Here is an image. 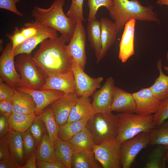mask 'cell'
I'll return each mask as SVG.
<instances>
[{
  "label": "cell",
  "instance_id": "obj_30",
  "mask_svg": "<svg viewBox=\"0 0 168 168\" xmlns=\"http://www.w3.org/2000/svg\"><path fill=\"white\" fill-rule=\"evenodd\" d=\"M93 151H83L74 153L71 163L72 168H100Z\"/></svg>",
  "mask_w": 168,
  "mask_h": 168
},
{
  "label": "cell",
  "instance_id": "obj_25",
  "mask_svg": "<svg viewBox=\"0 0 168 168\" xmlns=\"http://www.w3.org/2000/svg\"><path fill=\"white\" fill-rule=\"evenodd\" d=\"M11 155L22 167L26 160L21 133L10 130Z\"/></svg>",
  "mask_w": 168,
  "mask_h": 168
},
{
  "label": "cell",
  "instance_id": "obj_7",
  "mask_svg": "<svg viewBox=\"0 0 168 168\" xmlns=\"http://www.w3.org/2000/svg\"><path fill=\"white\" fill-rule=\"evenodd\" d=\"M121 143L116 138L95 145L93 149L95 156L104 168H120Z\"/></svg>",
  "mask_w": 168,
  "mask_h": 168
},
{
  "label": "cell",
  "instance_id": "obj_5",
  "mask_svg": "<svg viewBox=\"0 0 168 168\" xmlns=\"http://www.w3.org/2000/svg\"><path fill=\"white\" fill-rule=\"evenodd\" d=\"M119 118L118 134L116 139L121 143L133 138L141 132L148 133L156 126L153 115L122 113Z\"/></svg>",
  "mask_w": 168,
  "mask_h": 168
},
{
  "label": "cell",
  "instance_id": "obj_29",
  "mask_svg": "<svg viewBox=\"0 0 168 168\" xmlns=\"http://www.w3.org/2000/svg\"><path fill=\"white\" fill-rule=\"evenodd\" d=\"M157 66L159 72V76L149 88L154 95L162 101L168 97V76L165 74L162 71L161 59L157 61Z\"/></svg>",
  "mask_w": 168,
  "mask_h": 168
},
{
  "label": "cell",
  "instance_id": "obj_35",
  "mask_svg": "<svg viewBox=\"0 0 168 168\" xmlns=\"http://www.w3.org/2000/svg\"><path fill=\"white\" fill-rule=\"evenodd\" d=\"M84 0H72L70 6L66 15L74 22L84 21L83 13V4Z\"/></svg>",
  "mask_w": 168,
  "mask_h": 168
},
{
  "label": "cell",
  "instance_id": "obj_24",
  "mask_svg": "<svg viewBox=\"0 0 168 168\" xmlns=\"http://www.w3.org/2000/svg\"><path fill=\"white\" fill-rule=\"evenodd\" d=\"M37 146L35 150L37 161L51 162L58 161L55 156L54 144L50 140L47 131Z\"/></svg>",
  "mask_w": 168,
  "mask_h": 168
},
{
  "label": "cell",
  "instance_id": "obj_3",
  "mask_svg": "<svg viewBox=\"0 0 168 168\" xmlns=\"http://www.w3.org/2000/svg\"><path fill=\"white\" fill-rule=\"evenodd\" d=\"M113 5L108 10L114 21L119 32L124 29L126 23L132 19L142 21L159 20L152 6H142L138 0H112Z\"/></svg>",
  "mask_w": 168,
  "mask_h": 168
},
{
  "label": "cell",
  "instance_id": "obj_34",
  "mask_svg": "<svg viewBox=\"0 0 168 168\" xmlns=\"http://www.w3.org/2000/svg\"><path fill=\"white\" fill-rule=\"evenodd\" d=\"M149 133V144L168 146V128L161 126L158 129H151Z\"/></svg>",
  "mask_w": 168,
  "mask_h": 168
},
{
  "label": "cell",
  "instance_id": "obj_22",
  "mask_svg": "<svg viewBox=\"0 0 168 168\" xmlns=\"http://www.w3.org/2000/svg\"><path fill=\"white\" fill-rule=\"evenodd\" d=\"M12 100V113L20 114L35 113L36 105L32 97L28 94L15 89Z\"/></svg>",
  "mask_w": 168,
  "mask_h": 168
},
{
  "label": "cell",
  "instance_id": "obj_31",
  "mask_svg": "<svg viewBox=\"0 0 168 168\" xmlns=\"http://www.w3.org/2000/svg\"><path fill=\"white\" fill-rule=\"evenodd\" d=\"M88 119H83L59 126L58 138L67 141L86 127Z\"/></svg>",
  "mask_w": 168,
  "mask_h": 168
},
{
  "label": "cell",
  "instance_id": "obj_21",
  "mask_svg": "<svg viewBox=\"0 0 168 168\" xmlns=\"http://www.w3.org/2000/svg\"><path fill=\"white\" fill-rule=\"evenodd\" d=\"M96 113L89 97H79L71 110L67 123H70L83 119H89Z\"/></svg>",
  "mask_w": 168,
  "mask_h": 168
},
{
  "label": "cell",
  "instance_id": "obj_2",
  "mask_svg": "<svg viewBox=\"0 0 168 168\" xmlns=\"http://www.w3.org/2000/svg\"><path fill=\"white\" fill-rule=\"evenodd\" d=\"M65 0H54L47 9L35 7L31 14L35 21L31 23L49 27L59 31L68 42L74 33L76 23L64 14L63 10Z\"/></svg>",
  "mask_w": 168,
  "mask_h": 168
},
{
  "label": "cell",
  "instance_id": "obj_19",
  "mask_svg": "<svg viewBox=\"0 0 168 168\" xmlns=\"http://www.w3.org/2000/svg\"><path fill=\"white\" fill-rule=\"evenodd\" d=\"M101 50L98 63L105 57L109 49L114 43L119 33L114 22L109 19L102 17L100 20Z\"/></svg>",
  "mask_w": 168,
  "mask_h": 168
},
{
  "label": "cell",
  "instance_id": "obj_40",
  "mask_svg": "<svg viewBox=\"0 0 168 168\" xmlns=\"http://www.w3.org/2000/svg\"><path fill=\"white\" fill-rule=\"evenodd\" d=\"M0 100L12 101L15 89L8 84L0 77Z\"/></svg>",
  "mask_w": 168,
  "mask_h": 168
},
{
  "label": "cell",
  "instance_id": "obj_52",
  "mask_svg": "<svg viewBox=\"0 0 168 168\" xmlns=\"http://www.w3.org/2000/svg\"><path fill=\"white\" fill-rule=\"evenodd\" d=\"M166 160L168 162V151L166 153Z\"/></svg>",
  "mask_w": 168,
  "mask_h": 168
},
{
  "label": "cell",
  "instance_id": "obj_11",
  "mask_svg": "<svg viewBox=\"0 0 168 168\" xmlns=\"http://www.w3.org/2000/svg\"><path fill=\"white\" fill-rule=\"evenodd\" d=\"M12 43H8L0 57V77L14 88L18 86L20 76L16 69Z\"/></svg>",
  "mask_w": 168,
  "mask_h": 168
},
{
  "label": "cell",
  "instance_id": "obj_48",
  "mask_svg": "<svg viewBox=\"0 0 168 168\" xmlns=\"http://www.w3.org/2000/svg\"><path fill=\"white\" fill-rule=\"evenodd\" d=\"M35 150V149L27 159L26 163L22 167V168H37Z\"/></svg>",
  "mask_w": 168,
  "mask_h": 168
},
{
  "label": "cell",
  "instance_id": "obj_9",
  "mask_svg": "<svg viewBox=\"0 0 168 168\" xmlns=\"http://www.w3.org/2000/svg\"><path fill=\"white\" fill-rule=\"evenodd\" d=\"M75 79L76 94L79 97H89L92 96L96 89L101 87L103 80L102 77L92 78L85 73L73 60L71 66Z\"/></svg>",
  "mask_w": 168,
  "mask_h": 168
},
{
  "label": "cell",
  "instance_id": "obj_53",
  "mask_svg": "<svg viewBox=\"0 0 168 168\" xmlns=\"http://www.w3.org/2000/svg\"><path fill=\"white\" fill-rule=\"evenodd\" d=\"M165 148L167 149L168 151V146H164Z\"/></svg>",
  "mask_w": 168,
  "mask_h": 168
},
{
  "label": "cell",
  "instance_id": "obj_50",
  "mask_svg": "<svg viewBox=\"0 0 168 168\" xmlns=\"http://www.w3.org/2000/svg\"><path fill=\"white\" fill-rule=\"evenodd\" d=\"M166 57L168 62V52H167L166 53ZM163 68L168 73V66H165L163 67Z\"/></svg>",
  "mask_w": 168,
  "mask_h": 168
},
{
  "label": "cell",
  "instance_id": "obj_28",
  "mask_svg": "<svg viewBox=\"0 0 168 168\" xmlns=\"http://www.w3.org/2000/svg\"><path fill=\"white\" fill-rule=\"evenodd\" d=\"M53 144L57 160L63 164L66 168H71L74 152L70 145L67 142L59 138Z\"/></svg>",
  "mask_w": 168,
  "mask_h": 168
},
{
  "label": "cell",
  "instance_id": "obj_20",
  "mask_svg": "<svg viewBox=\"0 0 168 168\" xmlns=\"http://www.w3.org/2000/svg\"><path fill=\"white\" fill-rule=\"evenodd\" d=\"M111 110L122 113H136V105L132 94L115 86Z\"/></svg>",
  "mask_w": 168,
  "mask_h": 168
},
{
  "label": "cell",
  "instance_id": "obj_23",
  "mask_svg": "<svg viewBox=\"0 0 168 168\" xmlns=\"http://www.w3.org/2000/svg\"><path fill=\"white\" fill-rule=\"evenodd\" d=\"M67 142L74 153L83 151H93L96 145L91 133L86 127Z\"/></svg>",
  "mask_w": 168,
  "mask_h": 168
},
{
  "label": "cell",
  "instance_id": "obj_10",
  "mask_svg": "<svg viewBox=\"0 0 168 168\" xmlns=\"http://www.w3.org/2000/svg\"><path fill=\"white\" fill-rule=\"evenodd\" d=\"M82 21H77L73 35L67 45L72 60L84 70L86 63V34Z\"/></svg>",
  "mask_w": 168,
  "mask_h": 168
},
{
  "label": "cell",
  "instance_id": "obj_13",
  "mask_svg": "<svg viewBox=\"0 0 168 168\" xmlns=\"http://www.w3.org/2000/svg\"><path fill=\"white\" fill-rule=\"evenodd\" d=\"M16 89L32 97L36 105L35 113L36 116L39 115L51 103L65 94L63 91L53 89H32L23 87H17Z\"/></svg>",
  "mask_w": 168,
  "mask_h": 168
},
{
  "label": "cell",
  "instance_id": "obj_36",
  "mask_svg": "<svg viewBox=\"0 0 168 168\" xmlns=\"http://www.w3.org/2000/svg\"><path fill=\"white\" fill-rule=\"evenodd\" d=\"M29 129L37 145L40 142L45 133L47 131L45 123L39 116H35Z\"/></svg>",
  "mask_w": 168,
  "mask_h": 168
},
{
  "label": "cell",
  "instance_id": "obj_39",
  "mask_svg": "<svg viewBox=\"0 0 168 168\" xmlns=\"http://www.w3.org/2000/svg\"><path fill=\"white\" fill-rule=\"evenodd\" d=\"M168 118V97L161 101L158 112L153 115L154 125L159 128L165 120Z\"/></svg>",
  "mask_w": 168,
  "mask_h": 168
},
{
  "label": "cell",
  "instance_id": "obj_51",
  "mask_svg": "<svg viewBox=\"0 0 168 168\" xmlns=\"http://www.w3.org/2000/svg\"><path fill=\"white\" fill-rule=\"evenodd\" d=\"M161 126H165L168 128V121H164L161 124Z\"/></svg>",
  "mask_w": 168,
  "mask_h": 168
},
{
  "label": "cell",
  "instance_id": "obj_4",
  "mask_svg": "<svg viewBox=\"0 0 168 168\" xmlns=\"http://www.w3.org/2000/svg\"><path fill=\"white\" fill-rule=\"evenodd\" d=\"M119 118L112 112L96 113L87 121L86 127L89 130L96 145L116 138L118 134Z\"/></svg>",
  "mask_w": 168,
  "mask_h": 168
},
{
  "label": "cell",
  "instance_id": "obj_27",
  "mask_svg": "<svg viewBox=\"0 0 168 168\" xmlns=\"http://www.w3.org/2000/svg\"><path fill=\"white\" fill-rule=\"evenodd\" d=\"M35 116V113H12L8 118L10 129L21 133L26 131L30 128Z\"/></svg>",
  "mask_w": 168,
  "mask_h": 168
},
{
  "label": "cell",
  "instance_id": "obj_18",
  "mask_svg": "<svg viewBox=\"0 0 168 168\" xmlns=\"http://www.w3.org/2000/svg\"><path fill=\"white\" fill-rule=\"evenodd\" d=\"M136 20L132 19L125 24L119 44V58L126 62L135 53L134 40Z\"/></svg>",
  "mask_w": 168,
  "mask_h": 168
},
{
  "label": "cell",
  "instance_id": "obj_14",
  "mask_svg": "<svg viewBox=\"0 0 168 168\" xmlns=\"http://www.w3.org/2000/svg\"><path fill=\"white\" fill-rule=\"evenodd\" d=\"M136 105V114H155L158 111L161 100L158 98L149 87L143 88L132 93Z\"/></svg>",
  "mask_w": 168,
  "mask_h": 168
},
{
  "label": "cell",
  "instance_id": "obj_47",
  "mask_svg": "<svg viewBox=\"0 0 168 168\" xmlns=\"http://www.w3.org/2000/svg\"><path fill=\"white\" fill-rule=\"evenodd\" d=\"M37 168H66L61 163L55 162H43L36 161Z\"/></svg>",
  "mask_w": 168,
  "mask_h": 168
},
{
  "label": "cell",
  "instance_id": "obj_33",
  "mask_svg": "<svg viewBox=\"0 0 168 168\" xmlns=\"http://www.w3.org/2000/svg\"><path fill=\"white\" fill-rule=\"evenodd\" d=\"M168 151L164 146L158 145L150 154L147 163L145 166L146 168H165L166 160V154Z\"/></svg>",
  "mask_w": 168,
  "mask_h": 168
},
{
  "label": "cell",
  "instance_id": "obj_45",
  "mask_svg": "<svg viewBox=\"0 0 168 168\" xmlns=\"http://www.w3.org/2000/svg\"><path fill=\"white\" fill-rule=\"evenodd\" d=\"M10 129L8 123V118L0 114V139L4 138L8 134Z\"/></svg>",
  "mask_w": 168,
  "mask_h": 168
},
{
  "label": "cell",
  "instance_id": "obj_6",
  "mask_svg": "<svg viewBox=\"0 0 168 168\" xmlns=\"http://www.w3.org/2000/svg\"><path fill=\"white\" fill-rule=\"evenodd\" d=\"M15 64L20 76L17 87L39 90L44 85L45 79L30 54H22L17 55Z\"/></svg>",
  "mask_w": 168,
  "mask_h": 168
},
{
  "label": "cell",
  "instance_id": "obj_32",
  "mask_svg": "<svg viewBox=\"0 0 168 168\" xmlns=\"http://www.w3.org/2000/svg\"><path fill=\"white\" fill-rule=\"evenodd\" d=\"M39 116L44 123L49 139L54 144L58 138L59 127L54 115L47 107Z\"/></svg>",
  "mask_w": 168,
  "mask_h": 168
},
{
  "label": "cell",
  "instance_id": "obj_17",
  "mask_svg": "<svg viewBox=\"0 0 168 168\" xmlns=\"http://www.w3.org/2000/svg\"><path fill=\"white\" fill-rule=\"evenodd\" d=\"M45 79V84L39 90L53 89L63 91L65 94H76L74 76L72 70L49 76Z\"/></svg>",
  "mask_w": 168,
  "mask_h": 168
},
{
  "label": "cell",
  "instance_id": "obj_15",
  "mask_svg": "<svg viewBox=\"0 0 168 168\" xmlns=\"http://www.w3.org/2000/svg\"><path fill=\"white\" fill-rule=\"evenodd\" d=\"M38 27L37 32L33 36L27 39L24 42L13 49L15 57L22 54H30L32 50L39 44L46 39L57 36V30L48 27L32 25Z\"/></svg>",
  "mask_w": 168,
  "mask_h": 168
},
{
  "label": "cell",
  "instance_id": "obj_12",
  "mask_svg": "<svg viewBox=\"0 0 168 168\" xmlns=\"http://www.w3.org/2000/svg\"><path fill=\"white\" fill-rule=\"evenodd\" d=\"M115 87L114 79L112 77H109L99 89L92 94L93 100L91 104L96 113L112 112L111 106Z\"/></svg>",
  "mask_w": 168,
  "mask_h": 168
},
{
  "label": "cell",
  "instance_id": "obj_49",
  "mask_svg": "<svg viewBox=\"0 0 168 168\" xmlns=\"http://www.w3.org/2000/svg\"><path fill=\"white\" fill-rule=\"evenodd\" d=\"M157 3L159 5L168 6V0H157Z\"/></svg>",
  "mask_w": 168,
  "mask_h": 168
},
{
  "label": "cell",
  "instance_id": "obj_1",
  "mask_svg": "<svg viewBox=\"0 0 168 168\" xmlns=\"http://www.w3.org/2000/svg\"><path fill=\"white\" fill-rule=\"evenodd\" d=\"M62 35L45 40L32 56L39 72L45 79L49 76L71 70L72 58Z\"/></svg>",
  "mask_w": 168,
  "mask_h": 168
},
{
  "label": "cell",
  "instance_id": "obj_41",
  "mask_svg": "<svg viewBox=\"0 0 168 168\" xmlns=\"http://www.w3.org/2000/svg\"><path fill=\"white\" fill-rule=\"evenodd\" d=\"M6 36L12 43L13 49L24 42L27 39L20 29L16 27L13 32L10 34H6Z\"/></svg>",
  "mask_w": 168,
  "mask_h": 168
},
{
  "label": "cell",
  "instance_id": "obj_37",
  "mask_svg": "<svg viewBox=\"0 0 168 168\" xmlns=\"http://www.w3.org/2000/svg\"><path fill=\"white\" fill-rule=\"evenodd\" d=\"M113 5L112 0H88V5L89 8L88 21L96 19V15L100 7H105L108 10Z\"/></svg>",
  "mask_w": 168,
  "mask_h": 168
},
{
  "label": "cell",
  "instance_id": "obj_8",
  "mask_svg": "<svg viewBox=\"0 0 168 168\" xmlns=\"http://www.w3.org/2000/svg\"><path fill=\"white\" fill-rule=\"evenodd\" d=\"M149 144V133L141 132L121 143L120 162L123 168H129L136 156Z\"/></svg>",
  "mask_w": 168,
  "mask_h": 168
},
{
  "label": "cell",
  "instance_id": "obj_44",
  "mask_svg": "<svg viewBox=\"0 0 168 168\" xmlns=\"http://www.w3.org/2000/svg\"><path fill=\"white\" fill-rule=\"evenodd\" d=\"M13 104L12 101L0 100V114L3 115L8 118L13 112Z\"/></svg>",
  "mask_w": 168,
  "mask_h": 168
},
{
  "label": "cell",
  "instance_id": "obj_42",
  "mask_svg": "<svg viewBox=\"0 0 168 168\" xmlns=\"http://www.w3.org/2000/svg\"><path fill=\"white\" fill-rule=\"evenodd\" d=\"M10 151V131L0 140V160L11 156Z\"/></svg>",
  "mask_w": 168,
  "mask_h": 168
},
{
  "label": "cell",
  "instance_id": "obj_26",
  "mask_svg": "<svg viewBox=\"0 0 168 168\" xmlns=\"http://www.w3.org/2000/svg\"><path fill=\"white\" fill-rule=\"evenodd\" d=\"M88 40L95 51L96 61L100 56L101 50L100 21L96 19L88 21L87 26Z\"/></svg>",
  "mask_w": 168,
  "mask_h": 168
},
{
  "label": "cell",
  "instance_id": "obj_16",
  "mask_svg": "<svg viewBox=\"0 0 168 168\" xmlns=\"http://www.w3.org/2000/svg\"><path fill=\"white\" fill-rule=\"evenodd\" d=\"M78 98L75 94H65L48 106L54 115L58 126L67 123L71 110Z\"/></svg>",
  "mask_w": 168,
  "mask_h": 168
},
{
  "label": "cell",
  "instance_id": "obj_43",
  "mask_svg": "<svg viewBox=\"0 0 168 168\" xmlns=\"http://www.w3.org/2000/svg\"><path fill=\"white\" fill-rule=\"evenodd\" d=\"M22 0H0V8L10 11L17 15L22 16L23 14L17 9L16 3Z\"/></svg>",
  "mask_w": 168,
  "mask_h": 168
},
{
  "label": "cell",
  "instance_id": "obj_38",
  "mask_svg": "<svg viewBox=\"0 0 168 168\" xmlns=\"http://www.w3.org/2000/svg\"><path fill=\"white\" fill-rule=\"evenodd\" d=\"M26 159H27L37 146L35 138L29 128L21 133Z\"/></svg>",
  "mask_w": 168,
  "mask_h": 168
},
{
  "label": "cell",
  "instance_id": "obj_46",
  "mask_svg": "<svg viewBox=\"0 0 168 168\" xmlns=\"http://www.w3.org/2000/svg\"><path fill=\"white\" fill-rule=\"evenodd\" d=\"M0 168H22V166L11 156L0 160Z\"/></svg>",
  "mask_w": 168,
  "mask_h": 168
}]
</instances>
